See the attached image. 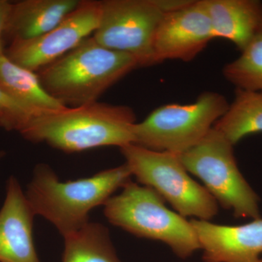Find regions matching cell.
Masks as SVG:
<instances>
[{
	"instance_id": "1",
	"label": "cell",
	"mask_w": 262,
	"mask_h": 262,
	"mask_svg": "<svg viewBox=\"0 0 262 262\" xmlns=\"http://www.w3.org/2000/svg\"><path fill=\"white\" fill-rule=\"evenodd\" d=\"M136 114L124 105L96 102L32 117L19 134L66 153L134 143Z\"/></svg>"
},
{
	"instance_id": "2",
	"label": "cell",
	"mask_w": 262,
	"mask_h": 262,
	"mask_svg": "<svg viewBox=\"0 0 262 262\" xmlns=\"http://www.w3.org/2000/svg\"><path fill=\"white\" fill-rule=\"evenodd\" d=\"M131 177L124 163L88 178L62 182L51 167L39 163L25 194L34 214L51 222L63 237L89 224L91 211L104 206Z\"/></svg>"
},
{
	"instance_id": "3",
	"label": "cell",
	"mask_w": 262,
	"mask_h": 262,
	"mask_svg": "<svg viewBox=\"0 0 262 262\" xmlns=\"http://www.w3.org/2000/svg\"><path fill=\"white\" fill-rule=\"evenodd\" d=\"M136 67L132 56L103 47L90 37L37 75L52 97L67 107H77L98 101Z\"/></svg>"
},
{
	"instance_id": "4",
	"label": "cell",
	"mask_w": 262,
	"mask_h": 262,
	"mask_svg": "<svg viewBox=\"0 0 262 262\" xmlns=\"http://www.w3.org/2000/svg\"><path fill=\"white\" fill-rule=\"evenodd\" d=\"M151 188L132 181L103 206L108 222L138 237L166 244L178 257L186 259L201 250L190 221L168 209Z\"/></svg>"
},
{
	"instance_id": "5",
	"label": "cell",
	"mask_w": 262,
	"mask_h": 262,
	"mask_svg": "<svg viewBox=\"0 0 262 262\" xmlns=\"http://www.w3.org/2000/svg\"><path fill=\"white\" fill-rule=\"evenodd\" d=\"M229 103L223 95L202 93L187 104L168 103L155 108L134 127V144L181 155L192 149L225 115Z\"/></svg>"
},
{
	"instance_id": "6",
	"label": "cell",
	"mask_w": 262,
	"mask_h": 262,
	"mask_svg": "<svg viewBox=\"0 0 262 262\" xmlns=\"http://www.w3.org/2000/svg\"><path fill=\"white\" fill-rule=\"evenodd\" d=\"M120 149L132 177L155 190L179 214L210 221L219 213L218 203L204 186L189 176L179 155L134 144Z\"/></svg>"
},
{
	"instance_id": "7",
	"label": "cell",
	"mask_w": 262,
	"mask_h": 262,
	"mask_svg": "<svg viewBox=\"0 0 262 262\" xmlns=\"http://www.w3.org/2000/svg\"><path fill=\"white\" fill-rule=\"evenodd\" d=\"M234 145L214 127L192 149L179 155L189 173L201 179L218 204L236 218H261L259 198L237 166Z\"/></svg>"
},
{
	"instance_id": "8",
	"label": "cell",
	"mask_w": 262,
	"mask_h": 262,
	"mask_svg": "<svg viewBox=\"0 0 262 262\" xmlns=\"http://www.w3.org/2000/svg\"><path fill=\"white\" fill-rule=\"evenodd\" d=\"M189 0H105L95 40L108 49L135 58L139 67L156 64L153 44L164 15Z\"/></svg>"
},
{
	"instance_id": "9",
	"label": "cell",
	"mask_w": 262,
	"mask_h": 262,
	"mask_svg": "<svg viewBox=\"0 0 262 262\" xmlns=\"http://www.w3.org/2000/svg\"><path fill=\"white\" fill-rule=\"evenodd\" d=\"M101 1L81 0L80 5L61 22L35 39L10 42L5 56L33 72L40 70L75 49L98 28Z\"/></svg>"
},
{
	"instance_id": "10",
	"label": "cell",
	"mask_w": 262,
	"mask_h": 262,
	"mask_svg": "<svg viewBox=\"0 0 262 262\" xmlns=\"http://www.w3.org/2000/svg\"><path fill=\"white\" fill-rule=\"evenodd\" d=\"M215 39L203 0L192 1L164 15L155 33V63L192 61Z\"/></svg>"
},
{
	"instance_id": "11",
	"label": "cell",
	"mask_w": 262,
	"mask_h": 262,
	"mask_svg": "<svg viewBox=\"0 0 262 262\" xmlns=\"http://www.w3.org/2000/svg\"><path fill=\"white\" fill-rule=\"evenodd\" d=\"M204 262H258L262 253V219L237 226L190 220Z\"/></svg>"
},
{
	"instance_id": "12",
	"label": "cell",
	"mask_w": 262,
	"mask_h": 262,
	"mask_svg": "<svg viewBox=\"0 0 262 262\" xmlns=\"http://www.w3.org/2000/svg\"><path fill=\"white\" fill-rule=\"evenodd\" d=\"M35 216L18 179L12 176L0 210V262H40L33 239Z\"/></svg>"
},
{
	"instance_id": "13",
	"label": "cell",
	"mask_w": 262,
	"mask_h": 262,
	"mask_svg": "<svg viewBox=\"0 0 262 262\" xmlns=\"http://www.w3.org/2000/svg\"><path fill=\"white\" fill-rule=\"evenodd\" d=\"M215 39L230 41L244 51L262 33L259 0H203Z\"/></svg>"
},
{
	"instance_id": "14",
	"label": "cell",
	"mask_w": 262,
	"mask_h": 262,
	"mask_svg": "<svg viewBox=\"0 0 262 262\" xmlns=\"http://www.w3.org/2000/svg\"><path fill=\"white\" fill-rule=\"evenodd\" d=\"M80 0H23L12 3L4 39L10 42L40 37L57 27Z\"/></svg>"
},
{
	"instance_id": "15",
	"label": "cell",
	"mask_w": 262,
	"mask_h": 262,
	"mask_svg": "<svg viewBox=\"0 0 262 262\" xmlns=\"http://www.w3.org/2000/svg\"><path fill=\"white\" fill-rule=\"evenodd\" d=\"M0 88L19 104L39 116L67 107L44 89L35 72L0 55Z\"/></svg>"
},
{
	"instance_id": "16",
	"label": "cell",
	"mask_w": 262,
	"mask_h": 262,
	"mask_svg": "<svg viewBox=\"0 0 262 262\" xmlns=\"http://www.w3.org/2000/svg\"><path fill=\"white\" fill-rule=\"evenodd\" d=\"M235 145L245 137L262 133V93L235 89L233 101L213 126Z\"/></svg>"
},
{
	"instance_id": "17",
	"label": "cell",
	"mask_w": 262,
	"mask_h": 262,
	"mask_svg": "<svg viewBox=\"0 0 262 262\" xmlns=\"http://www.w3.org/2000/svg\"><path fill=\"white\" fill-rule=\"evenodd\" d=\"M62 262H122L117 256L106 226L89 222L63 237Z\"/></svg>"
},
{
	"instance_id": "18",
	"label": "cell",
	"mask_w": 262,
	"mask_h": 262,
	"mask_svg": "<svg viewBox=\"0 0 262 262\" xmlns=\"http://www.w3.org/2000/svg\"><path fill=\"white\" fill-rule=\"evenodd\" d=\"M223 75L236 89L262 93V33L225 66Z\"/></svg>"
},
{
	"instance_id": "19",
	"label": "cell",
	"mask_w": 262,
	"mask_h": 262,
	"mask_svg": "<svg viewBox=\"0 0 262 262\" xmlns=\"http://www.w3.org/2000/svg\"><path fill=\"white\" fill-rule=\"evenodd\" d=\"M34 115L8 96L0 88V127L20 133Z\"/></svg>"
},
{
	"instance_id": "20",
	"label": "cell",
	"mask_w": 262,
	"mask_h": 262,
	"mask_svg": "<svg viewBox=\"0 0 262 262\" xmlns=\"http://www.w3.org/2000/svg\"><path fill=\"white\" fill-rule=\"evenodd\" d=\"M11 3L7 0H0V55L5 53L4 34Z\"/></svg>"
},
{
	"instance_id": "21",
	"label": "cell",
	"mask_w": 262,
	"mask_h": 262,
	"mask_svg": "<svg viewBox=\"0 0 262 262\" xmlns=\"http://www.w3.org/2000/svg\"><path fill=\"white\" fill-rule=\"evenodd\" d=\"M4 155H5L4 151H0V158H3V157L4 156Z\"/></svg>"
},
{
	"instance_id": "22",
	"label": "cell",
	"mask_w": 262,
	"mask_h": 262,
	"mask_svg": "<svg viewBox=\"0 0 262 262\" xmlns=\"http://www.w3.org/2000/svg\"><path fill=\"white\" fill-rule=\"evenodd\" d=\"M258 262H262V258H260V259L258 260Z\"/></svg>"
}]
</instances>
